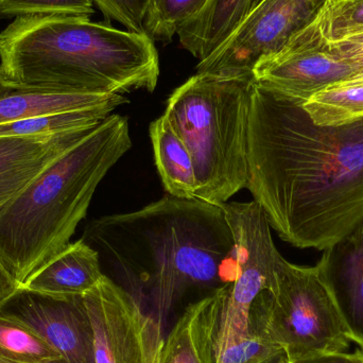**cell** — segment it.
<instances>
[{"instance_id":"f546056e","label":"cell","mask_w":363,"mask_h":363,"mask_svg":"<svg viewBox=\"0 0 363 363\" xmlns=\"http://www.w3.org/2000/svg\"><path fill=\"white\" fill-rule=\"evenodd\" d=\"M0 363H14V362H6V360L0 359ZM42 363H66V362H64V360L62 359V358H60V359L50 360V362H42Z\"/></svg>"},{"instance_id":"5b68a950","label":"cell","mask_w":363,"mask_h":363,"mask_svg":"<svg viewBox=\"0 0 363 363\" xmlns=\"http://www.w3.org/2000/svg\"><path fill=\"white\" fill-rule=\"evenodd\" d=\"M253 74L196 72L174 89L164 116L189 151L196 199L221 205L247 182Z\"/></svg>"},{"instance_id":"8992f818","label":"cell","mask_w":363,"mask_h":363,"mask_svg":"<svg viewBox=\"0 0 363 363\" xmlns=\"http://www.w3.org/2000/svg\"><path fill=\"white\" fill-rule=\"evenodd\" d=\"M250 323L279 345L291 362L321 354L349 353L351 347L317 267L298 266L281 255L274 288L256 298Z\"/></svg>"},{"instance_id":"f1b7e54d","label":"cell","mask_w":363,"mask_h":363,"mask_svg":"<svg viewBox=\"0 0 363 363\" xmlns=\"http://www.w3.org/2000/svg\"><path fill=\"white\" fill-rule=\"evenodd\" d=\"M353 356H352V360L350 363H363V351L362 350L358 349L354 352Z\"/></svg>"},{"instance_id":"4fadbf2b","label":"cell","mask_w":363,"mask_h":363,"mask_svg":"<svg viewBox=\"0 0 363 363\" xmlns=\"http://www.w3.org/2000/svg\"><path fill=\"white\" fill-rule=\"evenodd\" d=\"M93 128L53 135L0 138V209Z\"/></svg>"},{"instance_id":"ffe728a7","label":"cell","mask_w":363,"mask_h":363,"mask_svg":"<svg viewBox=\"0 0 363 363\" xmlns=\"http://www.w3.org/2000/svg\"><path fill=\"white\" fill-rule=\"evenodd\" d=\"M60 355L27 326L0 317V359L14 363H42Z\"/></svg>"},{"instance_id":"484cf974","label":"cell","mask_w":363,"mask_h":363,"mask_svg":"<svg viewBox=\"0 0 363 363\" xmlns=\"http://www.w3.org/2000/svg\"><path fill=\"white\" fill-rule=\"evenodd\" d=\"M326 43L328 50L353 69L351 79L363 78V31L338 42Z\"/></svg>"},{"instance_id":"7402d4cb","label":"cell","mask_w":363,"mask_h":363,"mask_svg":"<svg viewBox=\"0 0 363 363\" xmlns=\"http://www.w3.org/2000/svg\"><path fill=\"white\" fill-rule=\"evenodd\" d=\"M285 357L279 345L250 323L249 333L240 339L223 345L213 341L211 363H279Z\"/></svg>"},{"instance_id":"7a4b0ae2","label":"cell","mask_w":363,"mask_h":363,"mask_svg":"<svg viewBox=\"0 0 363 363\" xmlns=\"http://www.w3.org/2000/svg\"><path fill=\"white\" fill-rule=\"evenodd\" d=\"M83 240L99 255L101 268L148 288L159 313L192 289L228 283L234 237L221 205L167 196L132 213L104 216ZM127 291V290H125Z\"/></svg>"},{"instance_id":"30bf717a","label":"cell","mask_w":363,"mask_h":363,"mask_svg":"<svg viewBox=\"0 0 363 363\" xmlns=\"http://www.w3.org/2000/svg\"><path fill=\"white\" fill-rule=\"evenodd\" d=\"M0 317L27 326L66 363H95L84 294L53 296L21 287L0 304Z\"/></svg>"},{"instance_id":"ba28073f","label":"cell","mask_w":363,"mask_h":363,"mask_svg":"<svg viewBox=\"0 0 363 363\" xmlns=\"http://www.w3.org/2000/svg\"><path fill=\"white\" fill-rule=\"evenodd\" d=\"M95 363H161V324L108 277L84 294Z\"/></svg>"},{"instance_id":"d6986e66","label":"cell","mask_w":363,"mask_h":363,"mask_svg":"<svg viewBox=\"0 0 363 363\" xmlns=\"http://www.w3.org/2000/svg\"><path fill=\"white\" fill-rule=\"evenodd\" d=\"M114 110L108 108L45 115L0 125V138L53 135L74 130L89 129L104 121Z\"/></svg>"},{"instance_id":"e0dca14e","label":"cell","mask_w":363,"mask_h":363,"mask_svg":"<svg viewBox=\"0 0 363 363\" xmlns=\"http://www.w3.org/2000/svg\"><path fill=\"white\" fill-rule=\"evenodd\" d=\"M155 165L170 196L196 198V180L189 151L164 115L149 127Z\"/></svg>"},{"instance_id":"8fae6325","label":"cell","mask_w":363,"mask_h":363,"mask_svg":"<svg viewBox=\"0 0 363 363\" xmlns=\"http://www.w3.org/2000/svg\"><path fill=\"white\" fill-rule=\"evenodd\" d=\"M252 74L258 84L302 102L354 76L311 25L294 34L283 48L260 59Z\"/></svg>"},{"instance_id":"2e32d148","label":"cell","mask_w":363,"mask_h":363,"mask_svg":"<svg viewBox=\"0 0 363 363\" xmlns=\"http://www.w3.org/2000/svg\"><path fill=\"white\" fill-rule=\"evenodd\" d=\"M104 277L97 252L80 239L34 273L23 288L53 296H83Z\"/></svg>"},{"instance_id":"6da1fadb","label":"cell","mask_w":363,"mask_h":363,"mask_svg":"<svg viewBox=\"0 0 363 363\" xmlns=\"http://www.w3.org/2000/svg\"><path fill=\"white\" fill-rule=\"evenodd\" d=\"M303 104L254 81L245 188L284 241L324 251L363 220V118L320 125Z\"/></svg>"},{"instance_id":"cb8c5ba5","label":"cell","mask_w":363,"mask_h":363,"mask_svg":"<svg viewBox=\"0 0 363 363\" xmlns=\"http://www.w3.org/2000/svg\"><path fill=\"white\" fill-rule=\"evenodd\" d=\"M94 12L91 0H0V18L47 15L91 17Z\"/></svg>"},{"instance_id":"d4e9b609","label":"cell","mask_w":363,"mask_h":363,"mask_svg":"<svg viewBox=\"0 0 363 363\" xmlns=\"http://www.w3.org/2000/svg\"><path fill=\"white\" fill-rule=\"evenodd\" d=\"M108 19L117 21L128 31L145 33L144 21L148 0H91Z\"/></svg>"},{"instance_id":"4316f807","label":"cell","mask_w":363,"mask_h":363,"mask_svg":"<svg viewBox=\"0 0 363 363\" xmlns=\"http://www.w3.org/2000/svg\"><path fill=\"white\" fill-rule=\"evenodd\" d=\"M17 289L18 284L0 260V304L10 298Z\"/></svg>"},{"instance_id":"ac0fdd59","label":"cell","mask_w":363,"mask_h":363,"mask_svg":"<svg viewBox=\"0 0 363 363\" xmlns=\"http://www.w3.org/2000/svg\"><path fill=\"white\" fill-rule=\"evenodd\" d=\"M313 123L341 125L363 118V83H338L303 104Z\"/></svg>"},{"instance_id":"3957f363","label":"cell","mask_w":363,"mask_h":363,"mask_svg":"<svg viewBox=\"0 0 363 363\" xmlns=\"http://www.w3.org/2000/svg\"><path fill=\"white\" fill-rule=\"evenodd\" d=\"M0 74L11 82L59 91H153L159 82V53L146 33L91 17H21L0 32Z\"/></svg>"},{"instance_id":"4dcf8cb0","label":"cell","mask_w":363,"mask_h":363,"mask_svg":"<svg viewBox=\"0 0 363 363\" xmlns=\"http://www.w3.org/2000/svg\"><path fill=\"white\" fill-rule=\"evenodd\" d=\"M345 83H363V78L360 79H350V80L345 81ZM342 83V82H341Z\"/></svg>"},{"instance_id":"7c38bea8","label":"cell","mask_w":363,"mask_h":363,"mask_svg":"<svg viewBox=\"0 0 363 363\" xmlns=\"http://www.w3.org/2000/svg\"><path fill=\"white\" fill-rule=\"evenodd\" d=\"M315 267L350 340L363 351V220L350 234L326 247Z\"/></svg>"},{"instance_id":"44dd1931","label":"cell","mask_w":363,"mask_h":363,"mask_svg":"<svg viewBox=\"0 0 363 363\" xmlns=\"http://www.w3.org/2000/svg\"><path fill=\"white\" fill-rule=\"evenodd\" d=\"M205 2L206 0H148L145 33L155 42H170Z\"/></svg>"},{"instance_id":"9c48e42d","label":"cell","mask_w":363,"mask_h":363,"mask_svg":"<svg viewBox=\"0 0 363 363\" xmlns=\"http://www.w3.org/2000/svg\"><path fill=\"white\" fill-rule=\"evenodd\" d=\"M328 0H260L234 31L208 57L198 72L253 74L254 66L283 48L288 40L313 23Z\"/></svg>"},{"instance_id":"1f68e13d","label":"cell","mask_w":363,"mask_h":363,"mask_svg":"<svg viewBox=\"0 0 363 363\" xmlns=\"http://www.w3.org/2000/svg\"><path fill=\"white\" fill-rule=\"evenodd\" d=\"M279 363H292L291 362H290L289 359H288V358H284V359H281V362H279Z\"/></svg>"},{"instance_id":"52a82bcc","label":"cell","mask_w":363,"mask_h":363,"mask_svg":"<svg viewBox=\"0 0 363 363\" xmlns=\"http://www.w3.org/2000/svg\"><path fill=\"white\" fill-rule=\"evenodd\" d=\"M234 237L232 275L222 285L223 307L215 342H232L249 333L250 311L262 292L277 283V251L262 207L247 203L221 204Z\"/></svg>"},{"instance_id":"83f0119b","label":"cell","mask_w":363,"mask_h":363,"mask_svg":"<svg viewBox=\"0 0 363 363\" xmlns=\"http://www.w3.org/2000/svg\"><path fill=\"white\" fill-rule=\"evenodd\" d=\"M353 354H321V355L311 356L292 363H350Z\"/></svg>"},{"instance_id":"9a60e30c","label":"cell","mask_w":363,"mask_h":363,"mask_svg":"<svg viewBox=\"0 0 363 363\" xmlns=\"http://www.w3.org/2000/svg\"><path fill=\"white\" fill-rule=\"evenodd\" d=\"M222 307V286L191 303L164 342L161 363H211Z\"/></svg>"},{"instance_id":"5bb4252c","label":"cell","mask_w":363,"mask_h":363,"mask_svg":"<svg viewBox=\"0 0 363 363\" xmlns=\"http://www.w3.org/2000/svg\"><path fill=\"white\" fill-rule=\"evenodd\" d=\"M128 102L125 95L79 93L18 84L0 74V125L45 115L93 108L115 111Z\"/></svg>"},{"instance_id":"603a6c76","label":"cell","mask_w":363,"mask_h":363,"mask_svg":"<svg viewBox=\"0 0 363 363\" xmlns=\"http://www.w3.org/2000/svg\"><path fill=\"white\" fill-rule=\"evenodd\" d=\"M325 42H338L363 31V0H328L311 23Z\"/></svg>"},{"instance_id":"277c9868","label":"cell","mask_w":363,"mask_h":363,"mask_svg":"<svg viewBox=\"0 0 363 363\" xmlns=\"http://www.w3.org/2000/svg\"><path fill=\"white\" fill-rule=\"evenodd\" d=\"M131 147L127 117L108 115L0 209V260L18 288L69 245L100 182Z\"/></svg>"}]
</instances>
